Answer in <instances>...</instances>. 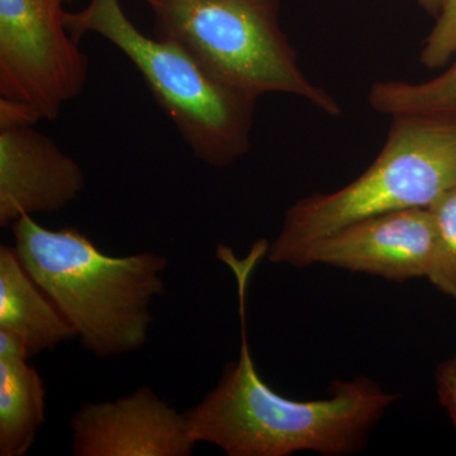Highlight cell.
Listing matches in <instances>:
<instances>
[{
	"label": "cell",
	"instance_id": "6da1fadb",
	"mask_svg": "<svg viewBox=\"0 0 456 456\" xmlns=\"http://www.w3.org/2000/svg\"><path fill=\"white\" fill-rule=\"evenodd\" d=\"M269 244L259 240L248 256L239 259L220 245L217 256L232 270L239 293L241 349L227 362L217 387L187 417L197 443H209L228 456H289L314 452L345 456L362 452L384 413L397 402V393L384 391L367 377L335 380L330 395L297 401L279 395L264 382L255 367L246 334V292L255 266Z\"/></svg>",
	"mask_w": 456,
	"mask_h": 456
},
{
	"label": "cell",
	"instance_id": "7a4b0ae2",
	"mask_svg": "<svg viewBox=\"0 0 456 456\" xmlns=\"http://www.w3.org/2000/svg\"><path fill=\"white\" fill-rule=\"evenodd\" d=\"M27 272L99 358L139 350L152 322L150 305L164 293L167 257L102 253L75 227L50 230L23 216L12 224Z\"/></svg>",
	"mask_w": 456,
	"mask_h": 456
},
{
	"label": "cell",
	"instance_id": "3957f363",
	"mask_svg": "<svg viewBox=\"0 0 456 456\" xmlns=\"http://www.w3.org/2000/svg\"><path fill=\"white\" fill-rule=\"evenodd\" d=\"M455 185L456 112L395 114L373 164L346 187L290 206L266 255L272 263L296 266L322 237L374 216L428 208Z\"/></svg>",
	"mask_w": 456,
	"mask_h": 456
},
{
	"label": "cell",
	"instance_id": "277c9868",
	"mask_svg": "<svg viewBox=\"0 0 456 456\" xmlns=\"http://www.w3.org/2000/svg\"><path fill=\"white\" fill-rule=\"evenodd\" d=\"M65 18L77 40L94 33L130 60L198 160L227 167L248 154L257 98L222 83L175 42L141 32L119 0H90Z\"/></svg>",
	"mask_w": 456,
	"mask_h": 456
},
{
	"label": "cell",
	"instance_id": "5b68a950",
	"mask_svg": "<svg viewBox=\"0 0 456 456\" xmlns=\"http://www.w3.org/2000/svg\"><path fill=\"white\" fill-rule=\"evenodd\" d=\"M156 37L175 42L213 77L259 99L294 95L340 116L334 95L305 77L281 25V0H142Z\"/></svg>",
	"mask_w": 456,
	"mask_h": 456
},
{
	"label": "cell",
	"instance_id": "8992f818",
	"mask_svg": "<svg viewBox=\"0 0 456 456\" xmlns=\"http://www.w3.org/2000/svg\"><path fill=\"white\" fill-rule=\"evenodd\" d=\"M65 16L60 0H0V98L41 119H55L88 82V56Z\"/></svg>",
	"mask_w": 456,
	"mask_h": 456
},
{
	"label": "cell",
	"instance_id": "52a82bcc",
	"mask_svg": "<svg viewBox=\"0 0 456 456\" xmlns=\"http://www.w3.org/2000/svg\"><path fill=\"white\" fill-rule=\"evenodd\" d=\"M434 244L430 209L386 213L314 242L303 251L296 268L322 264L401 283L428 278Z\"/></svg>",
	"mask_w": 456,
	"mask_h": 456
},
{
	"label": "cell",
	"instance_id": "ba28073f",
	"mask_svg": "<svg viewBox=\"0 0 456 456\" xmlns=\"http://www.w3.org/2000/svg\"><path fill=\"white\" fill-rule=\"evenodd\" d=\"M71 428L77 456H187L197 444L187 413L147 387L116 401L84 404Z\"/></svg>",
	"mask_w": 456,
	"mask_h": 456
},
{
	"label": "cell",
	"instance_id": "9c48e42d",
	"mask_svg": "<svg viewBox=\"0 0 456 456\" xmlns=\"http://www.w3.org/2000/svg\"><path fill=\"white\" fill-rule=\"evenodd\" d=\"M84 185L80 165L33 126L0 130V226L60 211Z\"/></svg>",
	"mask_w": 456,
	"mask_h": 456
},
{
	"label": "cell",
	"instance_id": "30bf717a",
	"mask_svg": "<svg viewBox=\"0 0 456 456\" xmlns=\"http://www.w3.org/2000/svg\"><path fill=\"white\" fill-rule=\"evenodd\" d=\"M0 331L16 336L29 356L77 338V331L33 281L14 248L0 246Z\"/></svg>",
	"mask_w": 456,
	"mask_h": 456
},
{
	"label": "cell",
	"instance_id": "8fae6325",
	"mask_svg": "<svg viewBox=\"0 0 456 456\" xmlns=\"http://www.w3.org/2000/svg\"><path fill=\"white\" fill-rule=\"evenodd\" d=\"M46 389L27 360L0 358V455L22 456L45 424Z\"/></svg>",
	"mask_w": 456,
	"mask_h": 456
},
{
	"label": "cell",
	"instance_id": "7c38bea8",
	"mask_svg": "<svg viewBox=\"0 0 456 456\" xmlns=\"http://www.w3.org/2000/svg\"><path fill=\"white\" fill-rule=\"evenodd\" d=\"M368 98L375 112L384 116L435 110L456 112V57L443 73L428 82L375 83Z\"/></svg>",
	"mask_w": 456,
	"mask_h": 456
},
{
	"label": "cell",
	"instance_id": "4fadbf2b",
	"mask_svg": "<svg viewBox=\"0 0 456 456\" xmlns=\"http://www.w3.org/2000/svg\"><path fill=\"white\" fill-rule=\"evenodd\" d=\"M435 226L428 281L456 301V185L428 207Z\"/></svg>",
	"mask_w": 456,
	"mask_h": 456
},
{
	"label": "cell",
	"instance_id": "5bb4252c",
	"mask_svg": "<svg viewBox=\"0 0 456 456\" xmlns=\"http://www.w3.org/2000/svg\"><path fill=\"white\" fill-rule=\"evenodd\" d=\"M456 55V0H445L421 51L422 65L440 69Z\"/></svg>",
	"mask_w": 456,
	"mask_h": 456
},
{
	"label": "cell",
	"instance_id": "9a60e30c",
	"mask_svg": "<svg viewBox=\"0 0 456 456\" xmlns=\"http://www.w3.org/2000/svg\"><path fill=\"white\" fill-rule=\"evenodd\" d=\"M437 397L456 430V356L440 362L435 373Z\"/></svg>",
	"mask_w": 456,
	"mask_h": 456
},
{
	"label": "cell",
	"instance_id": "2e32d148",
	"mask_svg": "<svg viewBox=\"0 0 456 456\" xmlns=\"http://www.w3.org/2000/svg\"><path fill=\"white\" fill-rule=\"evenodd\" d=\"M40 116L31 107L11 99L0 98V130L33 126Z\"/></svg>",
	"mask_w": 456,
	"mask_h": 456
},
{
	"label": "cell",
	"instance_id": "e0dca14e",
	"mask_svg": "<svg viewBox=\"0 0 456 456\" xmlns=\"http://www.w3.org/2000/svg\"><path fill=\"white\" fill-rule=\"evenodd\" d=\"M421 8L424 9L426 13L437 18L443 11L444 3L445 0H417Z\"/></svg>",
	"mask_w": 456,
	"mask_h": 456
},
{
	"label": "cell",
	"instance_id": "ac0fdd59",
	"mask_svg": "<svg viewBox=\"0 0 456 456\" xmlns=\"http://www.w3.org/2000/svg\"><path fill=\"white\" fill-rule=\"evenodd\" d=\"M60 2L64 3V4H69V3H73L74 0H60Z\"/></svg>",
	"mask_w": 456,
	"mask_h": 456
}]
</instances>
